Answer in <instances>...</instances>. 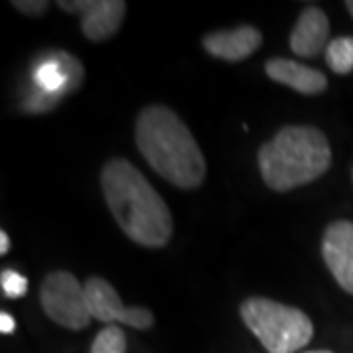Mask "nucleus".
<instances>
[{
  "label": "nucleus",
  "mask_w": 353,
  "mask_h": 353,
  "mask_svg": "<svg viewBox=\"0 0 353 353\" xmlns=\"http://www.w3.org/2000/svg\"><path fill=\"white\" fill-rule=\"evenodd\" d=\"M12 6H16L20 12L39 16L50 8V2H46V0H14Z\"/></svg>",
  "instance_id": "16"
},
{
  "label": "nucleus",
  "mask_w": 353,
  "mask_h": 353,
  "mask_svg": "<svg viewBox=\"0 0 353 353\" xmlns=\"http://www.w3.org/2000/svg\"><path fill=\"white\" fill-rule=\"evenodd\" d=\"M261 32L253 26H240L236 30H222L212 32L202 39L204 50L212 57L224 59V61H241L248 59L253 51L261 46Z\"/></svg>",
  "instance_id": "10"
},
{
  "label": "nucleus",
  "mask_w": 353,
  "mask_h": 353,
  "mask_svg": "<svg viewBox=\"0 0 353 353\" xmlns=\"http://www.w3.org/2000/svg\"><path fill=\"white\" fill-rule=\"evenodd\" d=\"M65 12L81 14V30L90 41H106L120 30L126 16V2L122 0H61Z\"/></svg>",
  "instance_id": "8"
},
{
  "label": "nucleus",
  "mask_w": 353,
  "mask_h": 353,
  "mask_svg": "<svg viewBox=\"0 0 353 353\" xmlns=\"http://www.w3.org/2000/svg\"><path fill=\"white\" fill-rule=\"evenodd\" d=\"M43 312L59 326L69 330L87 328L92 320L88 312L85 285L67 271H55L43 279L39 289Z\"/></svg>",
  "instance_id": "6"
},
{
  "label": "nucleus",
  "mask_w": 353,
  "mask_h": 353,
  "mask_svg": "<svg viewBox=\"0 0 353 353\" xmlns=\"http://www.w3.org/2000/svg\"><path fill=\"white\" fill-rule=\"evenodd\" d=\"M257 163L265 185L285 192L324 175L332 165V150L318 128L287 126L259 148Z\"/></svg>",
  "instance_id": "3"
},
{
  "label": "nucleus",
  "mask_w": 353,
  "mask_h": 353,
  "mask_svg": "<svg viewBox=\"0 0 353 353\" xmlns=\"http://www.w3.org/2000/svg\"><path fill=\"white\" fill-rule=\"evenodd\" d=\"M10 250V240H8V234L6 232H0V253L6 255Z\"/></svg>",
  "instance_id": "18"
},
{
  "label": "nucleus",
  "mask_w": 353,
  "mask_h": 353,
  "mask_svg": "<svg viewBox=\"0 0 353 353\" xmlns=\"http://www.w3.org/2000/svg\"><path fill=\"white\" fill-rule=\"evenodd\" d=\"M83 79H85L83 65L73 55L63 51L51 53L50 57L41 59V63L34 73V81L38 88L26 99L24 108L28 112L50 110L63 97L81 87Z\"/></svg>",
  "instance_id": "5"
},
{
  "label": "nucleus",
  "mask_w": 353,
  "mask_h": 353,
  "mask_svg": "<svg viewBox=\"0 0 353 353\" xmlns=\"http://www.w3.org/2000/svg\"><path fill=\"white\" fill-rule=\"evenodd\" d=\"M240 314L269 353L299 352L314 336V326L303 310L271 299L252 296L243 301Z\"/></svg>",
  "instance_id": "4"
},
{
  "label": "nucleus",
  "mask_w": 353,
  "mask_h": 353,
  "mask_svg": "<svg viewBox=\"0 0 353 353\" xmlns=\"http://www.w3.org/2000/svg\"><path fill=\"white\" fill-rule=\"evenodd\" d=\"M14 328H16V322H14V318L8 312H2L0 314V332L2 334H12Z\"/></svg>",
  "instance_id": "17"
},
{
  "label": "nucleus",
  "mask_w": 353,
  "mask_h": 353,
  "mask_svg": "<svg viewBox=\"0 0 353 353\" xmlns=\"http://www.w3.org/2000/svg\"><path fill=\"white\" fill-rule=\"evenodd\" d=\"M265 71L273 81L294 88L296 92L303 94H320L328 87V79L322 71L296 63L292 59H269L265 63Z\"/></svg>",
  "instance_id": "12"
},
{
  "label": "nucleus",
  "mask_w": 353,
  "mask_h": 353,
  "mask_svg": "<svg viewBox=\"0 0 353 353\" xmlns=\"http://www.w3.org/2000/svg\"><path fill=\"white\" fill-rule=\"evenodd\" d=\"M0 285L8 299H22L28 292V281L16 271H2L0 275Z\"/></svg>",
  "instance_id": "15"
},
{
  "label": "nucleus",
  "mask_w": 353,
  "mask_h": 353,
  "mask_svg": "<svg viewBox=\"0 0 353 353\" xmlns=\"http://www.w3.org/2000/svg\"><path fill=\"white\" fill-rule=\"evenodd\" d=\"M90 353H126V334L118 326H106L97 334Z\"/></svg>",
  "instance_id": "14"
},
{
  "label": "nucleus",
  "mask_w": 353,
  "mask_h": 353,
  "mask_svg": "<svg viewBox=\"0 0 353 353\" xmlns=\"http://www.w3.org/2000/svg\"><path fill=\"white\" fill-rule=\"evenodd\" d=\"M330 36L328 16L320 8L310 6L299 16L294 30L290 32V50L303 57H316L326 46Z\"/></svg>",
  "instance_id": "11"
},
{
  "label": "nucleus",
  "mask_w": 353,
  "mask_h": 353,
  "mask_svg": "<svg viewBox=\"0 0 353 353\" xmlns=\"http://www.w3.org/2000/svg\"><path fill=\"white\" fill-rule=\"evenodd\" d=\"M88 312L101 322H122L132 328L148 330L153 326V314L141 306H124L122 299L108 281L90 277L85 283Z\"/></svg>",
  "instance_id": "7"
},
{
  "label": "nucleus",
  "mask_w": 353,
  "mask_h": 353,
  "mask_svg": "<svg viewBox=\"0 0 353 353\" xmlns=\"http://www.w3.org/2000/svg\"><path fill=\"white\" fill-rule=\"evenodd\" d=\"M322 257L338 285L353 294V222L338 220L326 228Z\"/></svg>",
  "instance_id": "9"
},
{
  "label": "nucleus",
  "mask_w": 353,
  "mask_h": 353,
  "mask_svg": "<svg viewBox=\"0 0 353 353\" xmlns=\"http://www.w3.org/2000/svg\"><path fill=\"white\" fill-rule=\"evenodd\" d=\"M306 353H332V352H326V350H322V352H306Z\"/></svg>",
  "instance_id": "20"
},
{
  "label": "nucleus",
  "mask_w": 353,
  "mask_h": 353,
  "mask_svg": "<svg viewBox=\"0 0 353 353\" xmlns=\"http://www.w3.org/2000/svg\"><path fill=\"white\" fill-rule=\"evenodd\" d=\"M345 8L350 10V14H352L353 18V0H347V2H345Z\"/></svg>",
  "instance_id": "19"
},
{
  "label": "nucleus",
  "mask_w": 353,
  "mask_h": 353,
  "mask_svg": "<svg viewBox=\"0 0 353 353\" xmlns=\"http://www.w3.org/2000/svg\"><path fill=\"white\" fill-rule=\"evenodd\" d=\"M326 63L338 75H347L353 71V38L332 39L326 48Z\"/></svg>",
  "instance_id": "13"
},
{
  "label": "nucleus",
  "mask_w": 353,
  "mask_h": 353,
  "mask_svg": "<svg viewBox=\"0 0 353 353\" xmlns=\"http://www.w3.org/2000/svg\"><path fill=\"white\" fill-rule=\"evenodd\" d=\"M136 143L143 159L165 181L196 189L206 176V161L187 124L171 108L152 104L136 122Z\"/></svg>",
  "instance_id": "2"
},
{
  "label": "nucleus",
  "mask_w": 353,
  "mask_h": 353,
  "mask_svg": "<svg viewBox=\"0 0 353 353\" xmlns=\"http://www.w3.org/2000/svg\"><path fill=\"white\" fill-rule=\"evenodd\" d=\"M101 185L114 220L132 241L143 248H163L173 236V218L150 181L126 159L102 167Z\"/></svg>",
  "instance_id": "1"
}]
</instances>
